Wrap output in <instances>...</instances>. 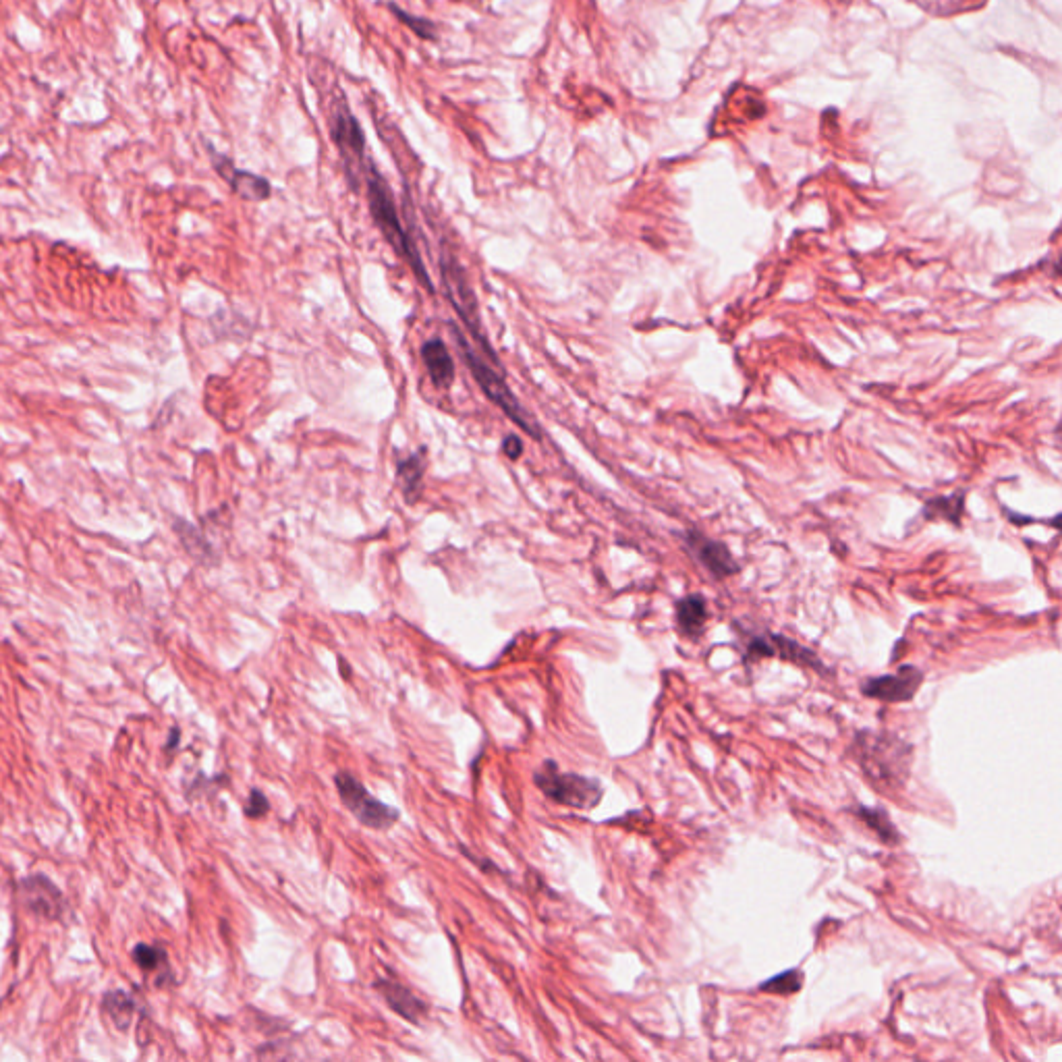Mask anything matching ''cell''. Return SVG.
Segmentation results:
<instances>
[{
    "label": "cell",
    "mask_w": 1062,
    "mask_h": 1062,
    "mask_svg": "<svg viewBox=\"0 0 1062 1062\" xmlns=\"http://www.w3.org/2000/svg\"><path fill=\"white\" fill-rule=\"evenodd\" d=\"M685 544L693 552L697 561H700L716 579L731 577L739 571V565L735 563V558L729 552V548H726L722 542L706 538L702 531H695V529L687 531Z\"/></svg>",
    "instance_id": "ba28073f"
},
{
    "label": "cell",
    "mask_w": 1062,
    "mask_h": 1062,
    "mask_svg": "<svg viewBox=\"0 0 1062 1062\" xmlns=\"http://www.w3.org/2000/svg\"><path fill=\"white\" fill-rule=\"evenodd\" d=\"M747 652H749V658L782 656V658H789V660H795V662H801V664L818 666V660H816V656L812 652H807L803 646L797 644V641H791L787 637H778V635H774L772 641H768L764 637L751 639V644L747 646Z\"/></svg>",
    "instance_id": "8fae6325"
},
{
    "label": "cell",
    "mask_w": 1062,
    "mask_h": 1062,
    "mask_svg": "<svg viewBox=\"0 0 1062 1062\" xmlns=\"http://www.w3.org/2000/svg\"><path fill=\"white\" fill-rule=\"evenodd\" d=\"M393 11H395V15H397L405 25L411 27L413 34H417L419 38H426V40H432V38H434V23H432V21H428V19H424V17H415V15H411V13H405L403 9H399V7H395V5H393Z\"/></svg>",
    "instance_id": "44dd1931"
},
{
    "label": "cell",
    "mask_w": 1062,
    "mask_h": 1062,
    "mask_svg": "<svg viewBox=\"0 0 1062 1062\" xmlns=\"http://www.w3.org/2000/svg\"><path fill=\"white\" fill-rule=\"evenodd\" d=\"M502 451H505V455L513 461H517L523 453V442L517 438V436H509L505 438V442H502Z\"/></svg>",
    "instance_id": "603a6c76"
},
{
    "label": "cell",
    "mask_w": 1062,
    "mask_h": 1062,
    "mask_svg": "<svg viewBox=\"0 0 1062 1062\" xmlns=\"http://www.w3.org/2000/svg\"><path fill=\"white\" fill-rule=\"evenodd\" d=\"M210 156H212V162H214V169L220 173L222 179L229 181L233 191L239 193L241 198L251 200V202H262V200L270 198L272 189H270V183L264 177H258L254 173H245V171L235 169L233 162L229 158L216 154L212 148H210Z\"/></svg>",
    "instance_id": "9c48e42d"
},
{
    "label": "cell",
    "mask_w": 1062,
    "mask_h": 1062,
    "mask_svg": "<svg viewBox=\"0 0 1062 1062\" xmlns=\"http://www.w3.org/2000/svg\"><path fill=\"white\" fill-rule=\"evenodd\" d=\"M422 359L436 388H451L455 380V361L440 339H432L422 347Z\"/></svg>",
    "instance_id": "7c38bea8"
},
{
    "label": "cell",
    "mask_w": 1062,
    "mask_h": 1062,
    "mask_svg": "<svg viewBox=\"0 0 1062 1062\" xmlns=\"http://www.w3.org/2000/svg\"><path fill=\"white\" fill-rule=\"evenodd\" d=\"M442 276H444L446 295H449V299L453 301L455 310L461 316V320L469 326L475 343H478L486 351V355H490L492 361L498 366V359L494 357V351L488 345L484 332H482L480 318H478V305H475V297H473V293L469 289V283H467V278H465L461 266L457 262H453V260H444L442 262Z\"/></svg>",
    "instance_id": "8992f818"
},
{
    "label": "cell",
    "mask_w": 1062,
    "mask_h": 1062,
    "mask_svg": "<svg viewBox=\"0 0 1062 1062\" xmlns=\"http://www.w3.org/2000/svg\"><path fill=\"white\" fill-rule=\"evenodd\" d=\"M399 482L403 486L407 502H415L419 498V490H422V478H424V451H417L415 455L407 457L397 467Z\"/></svg>",
    "instance_id": "9a60e30c"
},
{
    "label": "cell",
    "mask_w": 1062,
    "mask_h": 1062,
    "mask_svg": "<svg viewBox=\"0 0 1062 1062\" xmlns=\"http://www.w3.org/2000/svg\"><path fill=\"white\" fill-rule=\"evenodd\" d=\"M708 621V604L702 596L691 594L677 602V625L685 637H697Z\"/></svg>",
    "instance_id": "5bb4252c"
},
{
    "label": "cell",
    "mask_w": 1062,
    "mask_h": 1062,
    "mask_svg": "<svg viewBox=\"0 0 1062 1062\" xmlns=\"http://www.w3.org/2000/svg\"><path fill=\"white\" fill-rule=\"evenodd\" d=\"M334 787H337L345 807L363 826L372 830H388L399 822L397 809L376 799L353 774L339 772L334 776Z\"/></svg>",
    "instance_id": "277c9868"
},
{
    "label": "cell",
    "mask_w": 1062,
    "mask_h": 1062,
    "mask_svg": "<svg viewBox=\"0 0 1062 1062\" xmlns=\"http://www.w3.org/2000/svg\"><path fill=\"white\" fill-rule=\"evenodd\" d=\"M363 181H366L370 212H372V218L378 225V229L382 231L386 241L395 247L397 254L403 256L409 262L411 270L419 278V283L426 285L428 291H434V285L430 281V274H428L422 258H419V251H417V247L413 245V241L409 239L407 231L401 225V218H399V212H397V206H395V200H393V191H390L388 183L384 181V177L378 173V169L370 160L366 162V169H363Z\"/></svg>",
    "instance_id": "6da1fadb"
},
{
    "label": "cell",
    "mask_w": 1062,
    "mask_h": 1062,
    "mask_svg": "<svg viewBox=\"0 0 1062 1062\" xmlns=\"http://www.w3.org/2000/svg\"><path fill=\"white\" fill-rule=\"evenodd\" d=\"M330 131L334 144L339 148V154L345 164V173L351 181L363 177V169H366V137L357 123V119L351 115V110L341 102L334 110Z\"/></svg>",
    "instance_id": "5b68a950"
},
{
    "label": "cell",
    "mask_w": 1062,
    "mask_h": 1062,
    "mask_svg": "<svg viewBox=\"0 0 1062 1062\" xmlns=\"http://www.w3.org/2000/svg\"><path fill=\"white\" fill-rule=\"evenodd\" d=\"M451 332H453V337H455V341H457V345H459V349L463 353L467 368L471 370L475 382H478L480 388L484 390V395L496 407H500L502 413H505L507 417H511L519 428H523V432H527L534 440H540V436H542L540 430L534 426V422H531V417L523 411V407L519 405V401L511 393V388L507 386L505 378H502L494 368H490V363L480 359V355L473 351V347L463 337V332L453 322H451Z\"/></svg>",
    "instance_id": "7a4b0ae2"
},
{
    "label": "cell",
    "mask_w": 1062,
    "mask_h": 1062,
    "mask_svg": "<svg viewBox=\"0 0 1062 1062\" xmlns=\"http://www.w3.org/2000/svg\"><path fill=\"white\" fill-rule=\"evenodd\" d=\"M270 803L260 791H251L247 803H245V816L247 818H264L268 814Z\"/></svg>",
    "instance_id": "7402d4cb"
},
{
    "label": "cell",
    "mask_w": 1062,
    "mask_h": 1062,
    "mask_svg": "<svg viewBox=\"0 0 1062 1062\" xmlns=\"http://www.w3.org/2000/svg\"><path fill=\"white\" fill-rule=\"evenodd\" d=\"M803 986V975L801 971L797 969H789L785 973L780 975H774L772 980H768L766 984L760 986L762 992H768V994H780V996H791L795 992H799Z\"/></svg>",
    "instance_id": "ac0fdd59"
},
{
    "label": "cell",
    "mask_w": 1062,
    "mask_h": 1062,
    "mask_svg": "<svg viewBox=\"0 0 1062 1062\" xmlns=\"http://www.w3.org/2000/svg\"><path fill=\"white\" fill-rule=\"evenodd\" d=\"M133 959L135 963L146 969V971H152V969H158L160 965L166 963V953L162 948L158 946H148V944H139L135 950H133Z\"/></svg>",
    "instance_id": "ffe728a7"
},
{
    "label": "cell",
    "mask_w": 1062,
    "mask_h": 1062,
    "mask_svg": "<svg viewBox=\"0 0 1062 1062\" xmlns=\"http://www.w3.org/2000/svg\"><path fill=\"white\" fill-rule=\"evenodd\" d=\"M25 901L34 913L44 917H57L61 911V894L46 878H30L25 882Z\"/></svg>",
    "instance_id": "4fadbf2b"
},
{
    "label": "cell",
    "mask_w": 1062,
    "mask_h": 1062,
    "mask_svg": "<svg viewBox=\"0 0 1062 1062\" xmlns=\"http://www.w3.org/2000/svg\"><path fill=\"white\" fill-rule=\"evenodd\" d=\"M857 818L868 824L886 845H897L899 834L897 828L892 826L890 818L886 816L884 809H870V807H857Z\"/></svg>",
    "instance_id": "2e32d148"
},
{
    "label": "cell",
    "mask_w": 1062,
    "mask_h": 1062,
    "mask_svg": "<svg viewBox=\"0 0 1062 1062\" xmlns=\"http://www.w3.org/2000/svg\"><path fill=\"white\" fill-rule=\"evenodd\" d=\"M924 681L921 670L915 666H903L899 673L868 679L861 685V693L882 702H909Z\"/></svg>",
    "instance_id": "52a82bcc"
},
{
    "label": "cell",
    "mask_w": 1062,
    "mask_h": 1062,
    "mask_svg": "<svg viewBox=\"0 0 1062 1062\" xmlns=\"http://www.w3.org/2000/svg\"><path fill=\"white\" fill-rule=\"evenodd\" d=\"M175 531H177L179 538H181V544L185 546V550H187L191 556L202 558V561H204V558H208V556L212 554L210 544L200 536V531H198V529H193L187 521H177V523H175Z\"/></svg>",
    "instance_id": "e0dca14e"
},
{
    "label": "cell",
    "mask_w": 1062,
    "mask_h": 1062,
    "mask_svg": "<svg viewBox=\"0 0 1062 1062\" xmlns=\"http://www.w3.org/2000/svg\"><path fill=\"white\" fill-rule=\"evenodd\" d=\"M104 1009L108 1011V1015L115 1019V1023L119 1027H127L131 1023V1013H133V1004L131 1000L125 996V994H110L104 1002Z\"/></svg>",
    "instance_id": "d6986e66"
},
{
    "label": "cell",
    "mask_w": 1062,
    "mask_h": 1062,
    "mask_svg": "<svg viewBox=\"0 0 1062 1062\" xmlns=\"http://www.w3.org/2000/svg\"><path fill=\"white\" fill-rule=\"evenodd\" d=\"M536 787L552 801L575 807V809H592L602 799V787L594 778H585L579 774L561 772L556 762L546 760L540 770L534 774Z\"/></svg>",
    "instance_id": "3957f363"
},
{
    "label": "cell",
    "mask_w": 1062,
    "mask_h": 1062,
    "mask_svg": "<svg viewBox=\"0 0 1062 1062\" xmlns=\"http://www.w3.org/2000/svg\"><path fill=\"white\" fill-rule=\"evenodd\" d=\"M376 990L384 996L390 1009H393L399 1017L407 1019L409 1023H422V1019L426 1017V1011H428L426 1004L405 986L393 980H382L376 984Z\"/></svg>",
    "instance_id": "30bf717a"
}]
</instances>
